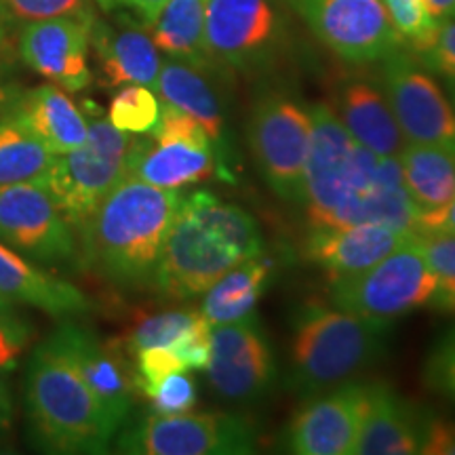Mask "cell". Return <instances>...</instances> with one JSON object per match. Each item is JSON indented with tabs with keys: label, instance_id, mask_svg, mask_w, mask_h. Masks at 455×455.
I'll return each mask as SVG.
<instances>
[{
	"label": "cell",
	"instance_id": "cell-1",
	"mask_svg": "<svg viewBox=\"0 0 455 455\" xmlns=\"http://www.w3.org/2000/svg\"><path fill=\"white\" fill-rule=\"evenodd\" d=\"M181 198L180 190L124 175L78 226L84 268L127 291L155 287L164 238Z\"/></svg>",
	"mask_w": 455,
	"mask_h": 455
},
{
	"label": "cell",
	"instance_id": "cell-2",
	"mask_svg": "<svg viewBox=\"0 0 455 455\" xmlns=\"http://www.w3.org/2000/svg\"><path fill=\"white\" fill-rule=\"evenodd\" d=\"M264 253L258 221L207 190L181 198L161 259L155 289L169 299L207 293L228 270Z\"/></svg>",
	"mask_w": 455,
	"mask_h": 455
},
{
	"label": "cell",
	"instance_id": "cell-3",
	"mask_svg": "<svg viewBox=\"0 0 455 455\" xmlns=\"http://www.w3.org/2000/svg\"><path fill=\"white\" fill-rule=\"evenodd\" d=\"M392 321L308 301L295 310L289 341V386L315 396L373 367L388 348Z\"/></svg>",
	"mask_w": 455,
	"mask_h": 455
},
{
	"label": "cell",
	"instance_id": "cell-4",
	"mask_svg": "<svg viewBox=\"0 0 455 455\" xmlns=\"http://www.w3.org/2000/svg\"><path fill=\"white\" fill-rule=\"evenodd\" d=\"M26 405L36 441L51 453H104L118 430L55 335L34 350Z\"/></svg>",
	"mask_w": 455,
	"mask_h": 455
},
{
	"label": "cell",
	"instance_id": "cell-5",
	"mask_svg": "<svg viewBox=\"0 0 455 455\" xmlns=\"http://www.w3.org/2000/svg\"><path fill=\"white\" fill-rule=\"evenodd\" d=\"M435 291L436 276L415 236L371 268L333 281L331 304L358 316L392 321L430 306Z\"/></svg>",
	"mask_w": 455,
	"mask_h": 455
},
{
	"label": "cell",
	"instance_id": "cell-6",
	"mask_svg": "<svg viewBox=\"0 0 455 455\" xmlns=\"http://www.w3.org/2000/svg\"><path fill=\"white\" fill-rule=\"evenodd\" d=\"M129 144V133L114 127L108 118H93L87 141L55 156L44 186L70 226H81L127 175Z\"/></svg>",
	"mask_w": 455,
	"mask_h": 455
},
{
	"label": "cell",
	"instance_id": "cell-7",
	"mask_svg": "<svg viewBox=\"0 0 455 455\" xmlns=\"http://www.w3.org/2000/svg\"><path fill=\"white\" fill-rule=\"evenodd\" d=\"M312 116L284 93H266L249 114L247 140L261 178L278 198L301 201V178L308 156Z\"/></svg>",
	"mask_w": 455,
	"mask_h": 455
},
{
	"label": "cell",
	"instance_id": "cell-8",
	"mask_svg": "<svg viewBox=\"0 0 455 455\" xmlns=\"http://www.w3.org/2000/svg\"><path fill=\"white\" fill-rule=\"evenodd\" d=\"M116 447L133 455H247L258 447V430L230 413H155L124 430Z\"/></svg>",
	"mask_w": 455,
	"mask_h": 455
},
{
	"label": "cell",
	"instance_id": "cell-9",
	"mask_svg": "<svg viewBox=\"0 0 455 455\" xmlns=\"http://www.w3.org/2000/svg\"><path fill=\"white\" fill-rule=\"evenodd\" d=\"M315 36L348 64H373L403 41L382 0H289Z\"/></svg>",
	"mask_w": 455,
	"mask_h": 455
},
{
	"label": "cell",
	"instance_id": "cell-10",
	"mask_svg": "<svg viewBox=\"0 0 455 455\" xmlns=\"http://www.w3.org/2000/svg\"><path fill=\"white\" fill-rule=\"evenodd\" d=\"M382 89L407 144L455 148V108L418 57L401 49L384 57Z\"/></svg>",
	"mask_w": 455,
	"mask_h": 455
},
{
	"label": "cell",
	"instance_id": "cell-11",
	"mask_svg": "<svg viewBox=\"0 0 455 455\" xmlns=\"http://www.w3.org/2000/svg\"><path fill=\"white\" fill-rule=\"evenodd\" d=\"M0 241L34 264H64L78 251L70 221L44 184L0 188Z\"/></svg>",
	"mask_w": 455,
	"mask_h": 455
},
{
	"label": "cell",
	"instance_id": "cell-12",
	"mask_svg": "<svg viewBox=\"0 0 455 455\" xmlns=\"http://www.w3.org/2000/svg\"><path fill=\"white\" fill-rule=\"evenodd\" d=\"M281 21L270 0H207L204 43L213 64L258 70L275 57Z\"/></svg>",
	"mask_w": 455,
	"mask_h": 455
},
{
	"label": "cell",
	"instance_id": "cell-13",
	"mask_svg": "<svg viewBox=\"0 0 455 455\" xmlns=\"http://www.w3.org/2000/svg\"><path fill=\"white\" fill-rule=\"evenodd\" d=\"M207 373L215 392L228 401L253 403L268 395L276 379V361L258 316L213 327Z\"/></svg>",
	"mask_w": 455,
	"mask_h": 455
},
{
	"label": "cell",
	"instance_id": "cell-14",
	"mask_svg": "<svg viewBox=\"0 0 455 455\" xmlns=\"http://www.w3.org/2000/svg\"><path fill=\"white\" fill-rule=\"evenodd\" d=\"M365 411L367 384H341L310 396L284 428V447L298 455H355Z\"/></svg>",
	"mask_w": 455,
	"mask_h": 455
},
{
	"label": "cell",
	"instance_id": "cell-15",
	"mask_svg": "<svg viewBox=\"0 0 455 455\" xmlns=\"http://www.w3.org/2000/svg\"><path fill=\"white\" fill-rule=\"evenodd\" d=\"M93 20L66 15L21 26V60L34 72L70 93L87 89L93 81L89 68Z\"/></svg>",
	"mask_w": 455,
	"mask_h": 455
},
{
	"label": "cell",
	"instance_id": "cell-16",
	"mask_svg": "<svg viewBox=\"0 0 455 455\" xmlns=\"http://www.w3.org/2000/svg\"><path fill=\"white\" fill-rule=\"evenodd\" d=\"M418 235L382 224H352L341 228H312L306 251L327 272L329 281L371 268L395 249Z\"/></svg>",
	"mask_w": 455,
	"mask_h": 455
},
{
	"label": "cell",
	"instance_id": "cell-17",
	"mask_svg": "<svg viewBox=\"0 0 455 455\" xmlns=\"http://www.w3.org/2000/svg\"><path fill=\"white\" fill-rule=\"evenodd\" d=\"M53 335L64 346L74 367L83 375L101 407L121 426L133 407L138 386H135V375H131L124 367L118 350L114 346H104L95 338V333L76 323H64Z\"/></svg>",
	"mask_w": 455,
	"mask_h": 455
},
{
	"label": "cell",
	"instance_id": "cell-18",
	"mask_svg": "<svg viewBox=\"0 0 455 455\" xmlns=\"http://www.w3.org/2000/svg\"><path fill=\"white\" fill-rule=\"evenodd\" d=\"M341 124L358 144L379 156H398L405 138L390 110L384 89L363 76L339 78L331 89V104Z\"/></svg>",
	"mask_w": 455,
	"mask_h": 455
},
{
	"label": "cell",
	"instance_id": "cell-19",
	"mask_svg": "<svg viewBox=\"0 0 455 455\" xmlns=\"http://www.w3.org/2000/svg\"><path fill=\"white\" fill-rule=\"evenodd\" d=\"M91 44L106 87L144 84L152 91L156 89L163 61L146 26L129 20L106 24L95 17L91 24Z\"/></svg>",
	"mask_w": 455,
	"mask_h": 455
},
{
	"label": "cell",
	"instance_id": "cell-20",
	"mask_svg": "<svg viewBox=\"0 0 455 455\" xmlns=\"http://www.w3.org/2000/svg\"><path fill=\"white\" fill-rule=\"evenodd\" d=\"M426 411L388 384H367V411L355 455H411L422 447Z\"/></svg>",
	"mask_w": 455,
	"mask_h": 455
},
{
	"label": "cell",
	"instance_id": "cell-21",
	"mask_svg": "<svg viewBox=\"0 0 455 455\" xmlns=\"http://www.w3.org/2000/svg\"><path fill=\"white\" fill-rule=\"evenodd\" d=\"M0 298L34 306L51 316L81 315L89 308L84 293L55 278L0 241Z\"/></svg>",
	"mask_w": 455,
	"mask_h": 455
},
{
	"label": "cell",
	"instance_id": "cell-22",
	"mask_svg": "<svg viewBox=\"0 0 455 455\" xmlns=\"http://www.w3.org/2000/svg\"><path fill=\"white\" fill-rule=\"evenodd\" d=\"M215 150L190 144H158L152 138H131L127 150V175L167 190L196 184L215 171Z\"/></svg>",
	"mask_w": 455,
	"mask_h": 455
},
{
	"label": "cell",
	"instance_id": "cell-23",
	"mask_svg": "<svg viewBox=\"0 0 455 455\" xmlns=\"http://www.w3.org/2000/svg\"><path fill=\"white\" fill-rule=\"evenodd\" d=\"M15 112L55 156L66 155L87 141V118L57 84H41L28 91L15 106Z\"/></svg>",
	"mask_w": 455,
	"mask_h": 455
},
{
	"label": "cell",
	"instance_id": "cell-24",
	"mask_svg": "<svg viewBox=\"0 0 455 455\" xmlns=\"http://www.w3.org/2000/svg\"><path fill=\"white\" fill-rule=\"evenodd\" d=\"M203 72L201 68L169 57L163 61L155 91L161 95L163 104L195 116L213 144L221 146L226 135V118L218 93Z\"/></svg>",
	"mask_w": 455,
	"mask_h": 455
},
{
	"label": "cell",
	"instance_id": "cell-25",
	"mask_svg": "<svg viewBox=\"0 0 455 455\" xmlns=\"http://www.w3.org/2000/svg\"><path fill=\"white\" fill-rule=\"evenodd\" d=\"M272 272H275V259L261 255L235 266L207 289L201 315L212 323V327L251 316L268 287Z\"/></svg>",
	"mask_w": 455,
	"mask_h": 455
},
{
	"label": "cell",
	"instance_id": "cell-26",
	"mask_svg": "<svg viewBox=\"0 0 455 455\" xmlns=\"http://www.w3.org/2000/svg\"><path fill=\"white\" fill-rule=\"evenodd\" d=\"M403 178L419 212H435L455 196V148L405 144L398 155Z\"/></svg>",
	"mask_w": 455,
	"mask_h": 455
},
{
	"label": "cell",
	"instance_id": "cell-27",
	"mask_svg": "<svg viewBox=\"0 0 455 455\" xmlns=\"http://www.w3.org/2000/svg\"><path fill=\"white\" fill-rule=\"evenodd\" d=\"M204 7L207 0H169L148 26L158 51L207 70L213 60L204 43Z\"/></svg>",
	"mask_w": 455,
	"mask_h": 455
},
{
	"label": "cell",
	"instance_id": "cell-28",
	"mask_svg": "<svg viewBox=\"0 0 455 455\" xmlns=\"http://www.w3.org/2000/svg\"><path fill=\"white\" fill-rule=\"evenodd\" d=\"M55 155L15 110L0 118V188L44 184Z\"/></svg>",
	"mask_w": 455,
	"mask_h": 455
},
{
	"label": "cell",
	"instance_id": "cell-29",
	"mask_svg": "<svg viewBox=\"0 0 455 455\" xmlns=\"http://www.w3.org/2000/svg\"><path fill=\"white\" fill-rule=\"evenodd\" d=\"M203 315L196 310H169L161 315L144 316L129 329L124 348L138 352L152 346H169L173 348L192 327L201 321Z\"/></svg>",
	"mask_w": 455,
	"mask_h": 455
},
{
	"label": "cell",
	"instance_id": "cell-30",
	"mask_svg": "<svg viewBox=\"0 0 455 455\" xmlns=\"http://www.w3.org/2000/svg\"><path fill=\"white\" fill-rule=\"evenodd\" d=\"M161 116V100L144 84H127L112 98L108 121L124 133H150Z\"/></svg>",
	"mask_w": 455,
	"mask_h": 455
},
{
	"label": "cell",
	"instance_id": "cell-31",
	"mask_svg": "<svg viewBox=\"0 0 455 455\" xmlns=\"http://www.w3.org/2000/svg\"><path fill=\"white\" fill-rule=\"evenodd\" d=\"M422 251L436 276V291L430 308L455 315V235L418 236Z\"/></svg>",
	"mask_w": 455,
	"mask_h": 455
},
{
	"label": "cell",
	"instance_id": "cell-32",
	"mask_svg": "<svg viewBox=\"0 0 455 455\" xmlns=\"http://www.w3.org/2000/svg\"><path fill=\"white\" fill-rule=\"evenodd\" d=\"M382 3L396 34L411 53H419L428 47L439 21L430 15L424 0H382Z\"/></svg>",
	"mask_w": 455,
	"mask_h": 455
},
{
	"label": "cell",
	"instance_id": "cell-33",
	"mask_svg": "<svg viewBox=\"0 0 455 455\" xmlns=\"http://www.w3.org/2000/svg\"><path fill=\"white\" fill-rule=\"evenodd\" d=\"M11 26H26L30 21L51 20V17H83L93 20L95 11L91 0H0Z\"/></svg>",
	"mask_w": 455,
	"mask_h": 455
},
{
	"label": "cell",
	"instance_id": "cell-34",
	"mask_svg": "<svg viewBox=\"0 0 455 455\" xmlns=\"http://www.w3.org/2000/svg\"><path fill=\"white\" fill-rule=\"evenodd\" d=\"M148 135L158 141V144L178 141V144H190L196 148H204V150H215V144L209 138V133L203 129V124L195 116H190V114L181 112L169 104H163V101L158 123Z\"/></svg>",
	"mask_w": 455,
	"mask_h": 455
},
{
	"label": "cell",
	"instance_id": "cell-35",
	"mask_svg": "<svg viewBox=\"0 0 455 455\" xmlns=\"http://www.w3.org/2000/svg\"><path fill=\"white\" fill-rule=\"evenodd\" d=\"M181 371H188V367L169 346H152L135 352V386L141 395L169 375Z\"/></svg>",
	"mask_w": 455,
	"mask_h": 455
},
{
	"label": "cell",
	"instance_id": "cell-36",
	"mask_svg": "<svg viewBox=\"0 0 455 455\" xmlns=\"http://www.w3.org/2000/svg\"><path fill=\"white\" fill-rule=\"evenodd\" d=\"M150 398L152 411L156 415H178L188 413L196 405V386L186 371L173 373L164 378L163 382L152 386L144 395Z\"/></svg>",
	"mask_w": 455,
	"mask_h": 455
},
{
	"label": "cell",
	"instance_id": "cell-37",
	"mask_svg": "<svg viewBox=\"0 0 455 455\" xmlns=\"http://www.w3.org/2000/svg\"><path fill=\"white\" fill-rule=\"evenodd\" d=\"M426 382L455 403V327L443 335L426 361Z\"/></svg>",
	"mask_w": 455,
	"mask_h": 455
},
{
	"label": "cell",
	"instance_id": "cell-38",
	"mask_svg": "<svg viewBox=\"0 0 455 455\" xmlns=\"http://www.w3.org/2000/svg\"><path fill=\"white\" fill-rule=\"evenodd\" d=\"M428 70L441 74L447 81L455 78V17L443 20L432 43L419 53H413Z\"/></svg>",
	"mask_w": 455,
	"mask_h": 455
},
{
	"label": "cell",
	"instance_id": "cell-39",
	"mask_svg": "<svg viewBox=\"0 0 455 455\" xmlns=\"http://www.w3.org/2000/svg\"><path fill=\"white\" fill-rule=\"evenodd\" d=\"M212 323L207 318H201L195 327L173 346L188 369H207L209 358H212Z\"/></svg>",
	"mask_w": 455,
	"mask_h": 455
},
{
	"label": "cell",
	"instance_id": "cell-40",
	"mask_svg": "<svg viewBox=\"0 0 455 455\" xmlns=\"http://www.w3.org/2000/svg\"><path fill=\"white\" fill-rule=\"evenodd\" d=\"M419 453L455 455V422L447 418H439V415L426 413Z\"/></svg>",
	"mask_w": 455,
	"mask_h": 455
},
{
	"label": "cell",
	"instance_id": "cell-41",
	"mask_svg": "<svg viewBox=\"0 0 455 455\" xmlns=\"http://www.w3.org/2000/svg\"><path fill=\"white\" fill-rule=\"evenodd\" d=\"M415 235H455V196L435 212H419Z\"/></svg>",
	"mask_w": 455,
	"mask_h": 455
},
{
	"label": "cell",
	"instance_id": "cell-42",
	"mask_svg": "<svg viewBox=\"0 0 455 455\" xmlns=\"http://www.w3.org/2000/svg\"><path fill=\"white\" fill-rule=\"evenodd\" d=\"M167 3L169 0H116V4H124V7L133 9L144 20L146 28L156 20Z\"/></svg>",
	"mask_w": 455,
	"mask_h": 455
},
{
	"label": "cell",
	"instance_id": "cell-43",
	"mask_svg": "<svg viewBox=\"0 0 455 455\" xmlns=\"http://www.w3.org/2000/svg\"><path fill=\"white\" fill-rule=\"evenodd\" d=\"M424 3L436 21L453 20L455 17V0H424Z\"/></svg>",
	"mask_w": 455,
	"mask_h": 455
},
{
	"label": "cell",
	"instance_id": "cell-44",
	"mask_svg": "<svg viewBox=\"0 0 455 455\" xmlns=\"http://www.w3.org/2000/svg\"><path fill=\"white\" fill-rule=\"evenodd\" d=\"M9 426H11V401L7 392H4L3 386H0V439L7 435Z\"/></svg>",
	"mask_w": 455,
	"mask_h": 455
},
{
	"label": "cell",
	"instance_id": "cell-45",
	"mask_svg": "<svg viewBox=\"0 0 455 455\" xmlns=\"http://www.w3.org/2000/svg\"><path fill=\"white\" fill-rule=\"evenodd\" d=\"M15 308H13V301L0 298V323L4 321H15Z\"/></svg>",
	"mask_w": 455,
	"mask_h": 455
},
{
	"label": "cell",
	"instance_id": "cell-46",
	"mask_svg": "<svg viewBox=\"0 0 455 455\" xmlns=\"http://www.w3.org/2000/svg\"><path fill=\"white\" fill-rule=\"evenodd\" d=\"M11 21L7 20V15H4L3 7H0V47H4V43L9 41V34H11Z\"/></svg>",
	"mask_w": 455,
	"mask_h": 455
},
{
	"label": "cell",
	"instance_id": "cell-47",
	"mask_svg": "<svg viewBox=\"0 0 455 455\" xmlns=\"http://www.w3.org/2000/svg\"><path fill=\"white\" fill-rule=\"evenodd\" d=\"M98 4L104 11H112L114 7H116V3H114V0H98Z\"/></svg>",
	"mask_w": 455,
	"mask_h": 455
},
{
	"label": "cell",
	"instance_id": "cell-48",
	"mask_svg": "<svg viewBox=\"0 0 455 455\" xmlns=\"http://www.w3.org/2000/svg\"><path fill=\"white\" fill-rule=\"evenodd\" d=\"M449 93H451V101H453V108H455V78L449 81Z\"/></svg>",
	"mask_w": 455,
	"mask_h": 455
},
{
	"label": "cell",
	"instance_id": "cell-49",
	"mask_svg": "<svg viewBox=\"0 0 455 455\" xmlns=\"http://www.w3.org/2000/svg\"><path fill=\"white\" fill-rule=\"evenodd\" d=\"M114 3H116V0H114Z\"/></svg>",
	"mask_w": 455,
	"mask_h": 455
}]
</instances>
